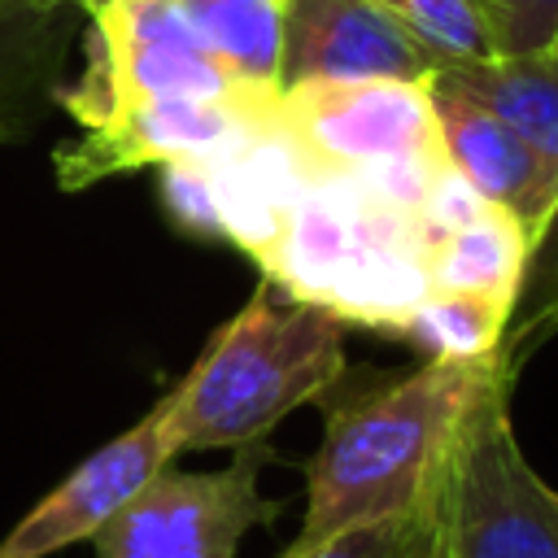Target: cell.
Segmentation results:
<instances>
[{
    "label": "cell",
    "mask_w": 558,
    "mask_h": 558,
    "mask_svg": "<svg viewBox=\"0 0 558 558\" xmlns=\"http://www.w3.org/2000/svg\"><path fill=\"white\" fill-rule=\"evenodd\" d=\"M432 83H445L480 100L484 109H493L558 170V61L549 52L449 61V65H436Z\"/></svg>",
    "instance_id": "13"
},
{
    "label": "cell",
    "mask_w": 558,
    "mask_h": 558,
    "mask_svg": "<svg viewBox=\"0 0 558 558\" xmlns=\"http://www.w3.org/2000/svg\"><path fill=\"white\" fill-rule=\"evenodd\" d=\"M501 366L466 405L423 501L432 558H558V493L532 471L510 423Z\"/></svg>",
    "instance_id": "4"
},
{
    "label": "cell",
    "mask_w": 558,
    "mask_h": 558,
    "mask_svg": "<svg viewBox=\"0 0 558 558\" xmlns=\"http://www.w3.org/2000/svg\"><path fill=\"white\" fill-rule=\"evenodd\" d=\"M266 445H244L222 471H157L96 536V558H235L240 541L275 519L262 497Z\"/></svg>",
    "instance_id": "5"
},
{
    "label": "cell",
    "mask_w": 558,
    "mask_h": 558,
    "mask_svg": "<svg viewBox=\"0 0 558 558\" xmlns=\"http://www.w3.org/2000/svg\"><path fill=\"white\" fill-rule=\"evenodd\" d=\"M436 57L375 0H288L279 92L296 83H432Z\"/></svg>",
    "instance_id": "9"
},
{
    "label": "cell",
    "mask_w": 558,
    "mask_h": 558,
    "mask_svg": "<svg viewBox=\"0 0 558 558\" xmlns=\"http://www.w3.org/2000/svg\"><path fill=\"white\" fill-rule=\"evenodd\" d=\"M179 458L166 401L140 423L83 458L52 493H44L0 541V558H52L78 541H92L157 471Z\"/></svg>",
    "instance_id": "8"
},
{
    "label": "cell",
    "mask_w": 558,
    "mask_h": 558,
    "mask_svg": "<svg viewBox=\"0 0 558 558\" xmlns=\"http://www.w3.org/2000/svg\"><path fill=\"white\" fill-rule=\"evenodd\" d=\"M501 57L545 52L558 31V0H480Z\"/></svg>",
    "instance_id": "21"
},
{
    "label": "cell",
    "mask_w": 558,
    "mask_h": 558,
    "mask_svg": "<svg viewBox=\"0 0 558 558\" xmlns=\"http://www.w3.org/2000/svg\"><path fill=\"white\" fill-rule=\"evenodd\" d=\"M554 336H558V209H554L549 227L541 231V240L532 244L523 292H519L510 327L501 336V366L514 375Z\"/></svg>",
    "instance_id": "18"
},
{
    "label": "cell",
    "mask_w": 558,
    "mask_h": 558,
    "mask_svg": "<svg viewBox=\"0 0 558 558\" xmlns=\"http://www.w3.org/2000/svg\"><path fill=\"white\" fill-rule=\"evenodd\" d=\"M275 109L323 174L401 157H445L432 83H296L279 92Z\"/></svg>",
    "instance_id": "6"
},
{
    "label": "cell",
    "mask_w": 558,
    "mask_h": 558,
    "mask_svg": "<svg viewBox=\"0 0 558 558\" xmlns=\"http://www.w3.org/2000/svg\"><path fill=\"white\" fill-rule=\"evenodd\" d=\"M527 257H532L527 231L497 205H488L466 227L427 244L432 288L484 296V301L506 305L510 314H514V301L523 292Z\"/></svg>",
    "instance_id": "14"
},
{
    "label": "cell",
    "mask_w": 558,
    "mask_h": 558,
    "mask_svg": "<svg viewBox=\"0 0 558 558\" xmlns=\"http://www.w3.org/2000/svg\"><path fill=\"white\" fill-rule=\"evenodd\" d=\"M262 283L318 305L344 327L401 336L432 292L418 214L375 196L357 174L327 170L257 262Z\"/></svg>",
    "instance_id": "2"
},
{
    "label": "cell",
    "mask_w": 558,
    "mask_h": 558,
    "mask_svg": "<svg viewBox=\"0 0 558 558\" xmlns=\"http://www.w3.org/2000/svg\"><path fill=\"white\" fill-rule=\"evenodd\" d=\"M283 558H432V523H427V510H414V514L349 527L305 554L283 549Z\"/></svg>",
    "instance_id": "19"
},
{
    "label": "cell",
    "mask_w": 558,
    "mask_h": 558,
    "mask_svg": "<svg viewBox=\"0 0 558 558\" xmlns=\"http://www.w3.org/2000/svg\"><path fill=\"white\" fill-rule=\"evenodd\" d=\"M157 170H161V205L174 218V227H183L187 235L218 240V214H214L205 161H170Z\"/></svg>",
    "instance_id": "20"
},
{
    "label": "cell",
    "mask_w": 558,
    "mask_h": 558,
    "mask_svg": "<svg viewBox=\"0 0 558 558\" xmlns=\"http://www.w3.org/2000/svg\"><path fill=\"white\" fill-rule=\"evenodd\" d=\"M510 327V310L466 292L432 288L427 301L410 314L401 336L418 344L427 357L445 362H493L501 357V336Z\"/></svg>",
    "instance_id": "16"
},
{
    "label": "cell",
    "mask_w": 558,
    "mask_h": 558,
    "mask_svg": "<svg viewBox=\"0 0 558 558\" xmlns=\"http://www.w3.org/2000/svg\"><path fill=\"white\" fill-rule=\"evenodd\" d=\"M87 17H96V13H105V9H113V4H122V0H74Z\"/></svg>",
    "instance_id": "22"
},
{
    "label": "cell",
    "mask_w": 558,
    "mask_h": 558,
    "mask_svg": "<svg viewBox=\"0 0 558 558\" xmlns=\"http://www.w3.org/2000/svg\"><path fill=\"white\" fill-rule=\"evenodd\" d=\"M340 375L344 323L305 301L275 305L262 283L161 401L179 453L244 449L262 445L296 405L331 392Z\"/></svg>",
    "instance_id": "3"
},
{
    "label": "cell",
    "mask_w": 558,
    "mask_h": 558,
    "mask_svg": "<svg viewBox=\"0 0 558 558\" xmlns=\"http://www.w3.org/2000/svg\"><path fill=\"white\" fill-rule=\"evenodd\" d=\"M187 35L240 74L248 87L279 96V48L288 0H170Z\"/></svg>",
    "instance_id": "15"
},
{
    "label": "cell",
    "mask_w": 558,
    "mask_h": 558,
    "mask_svg": "<svg viewBox=\"0 0 558 558\" xmlns=\"http://www.w3.org/2000/svg\"><path fill=\"white\" fill-rule=\"evenodd\" d=\"M205 174L214 192L218 240L235 244L253 262H262V253L279 240L296 201L323 179L314 157L283 126L279 109L253 122L227 153L205 157Z\"/></svg>",
    "instance_id": "10"
},
{
    "label": "cell",
    "mask_w": 558,
    "mask_h": 558,
    "mask_svg": "<svg viewBox=\"0 0 558 558\" xmlns=\"http://www.w3.org/2000/svg\"><path fill=\"white\" fill-rule=\"evenodd\" d=\"M388 9L440 65L501 57L493 22L480 0H375Z\"/></svg>",
    "instance_id": "17"
},
{
    "label": "cell",
    "mask_w": 558,
    "mask_h": 558,
    "mask_svg": "<svg viewBox=\"0 0 558 558\" xmlns=\"http://www.w3.org/2000/svg\"><path fill=\"white\" fill-rule=\"evenodd\" d=\"M279 558H283V554H279Z\"/></svg>",
    "instance_id": "24"
},
{
    "label": "cell",
    "mask_w": 558,
    "mask_h": 558,
    "mask_svg": "<svg viewBox=\"0 0 558 558\" xmlns=\"http://www.w3.org/2000/svg\"><path fill=\"white\" fill-rule=\"evenodd\" d=\"M497 371L501 357H427L418 371L331 405L323 440L305 462V514L288 554H305L362 523L423 510L466 405Z\"/></svg>",
    "instance_id": "1"
},
{
    "label": "cell",
    "mask_w": 558,
    "mask_h": 558,
    "mask_svg": "<svg viewBox=\"0 0 558 558\" xmlns=\"http://www.w3.org/2000/svg\"><path fill=\"white\" fill-rule=\"evenodd\" d=\"M87 13L74 0H0V144L26 140L57 105L70 39Z\"/></svg>",
    "instance_id": "12"
},
{
    "label": "cell",
    "mask_w": 558,
    "mask_h": 558,
    "mask_svg": "<svg viewBox=\"0 0 558 558\" xmlns=\"http://www.w3.org/2000/svg\"><path fill=\"white\" fill-rule=\"evenodd\" d=\"M432 113L445 161L497 209H506L536 244L558 209V170L493 109L432 83Z\"/></svg>",
    "instance_id": "11"
},
{
    "label": "cell",
    "mask_w": 558,
    "mask_h": 558,
    "mask_svg": "<svg viewBox=\"0 0 558 558\" xmlns=\"http://www.w3.org/2000/svg\"><path fill=\"white\" fill-rule=\"evenodd\" d=\"M270 109L275 100L270 105H227V100H187V96L135 100L113 122L92 126L74 144L57 148L52 170L65 192H78L140 166L205 161L227 153Z\"/></svg>",
    "instance_id": "7"
},
{
    "label": "cell",
    "mask_w": 558,
    "mask_h": 558,
    "mask_svg": "<svg viewBox=\"0 0 558 558\" xmlns=\"http://www.w3.org/2000/svg\"><path fill=\"white\" fill-rule=\"evenodd\" d=\"M545 52H549V57L558 61V31H554V39H549V48H545Z\"/></svg>",
    "instance_id": "23"
}]
</instances>
